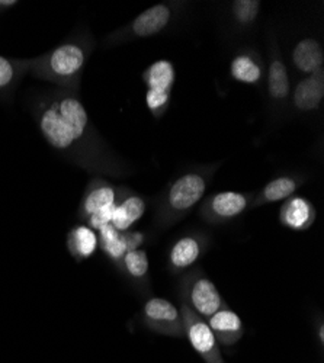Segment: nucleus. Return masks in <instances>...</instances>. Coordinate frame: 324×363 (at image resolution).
I'll list each match as a JSON object with an SVG mask.
<instances>
[{
	"label": "nucleus",
	"mask_w": 324,
	"mask_h": 363,
	"mask_svg": "<svg viewBox=\"0 0 324 363\" xmlns=\"http://www.w3.org/2000/svg\"><path fill=\"white\" fill-rule=\"evenodd\" d=\"M37 123L50 147L84 164L83 157L94 150L96 134L76 95L57 94L43 101L37 108Z\"/></svg>",
	"instance_id": "f257e3e1"
},
{
	"label": "nucleus",
	"mask_w": 324,
	"mask_h": 363,
	"mask_svg": "<svg viewBox=\"0 0 324 363\" xmlns=\"http://www.w3.org/2000/svg\"><path fill=\"white\" fill-rule=\"evenodd\" d=\"M91 50L87 41H67L33 62H26V69L38 79L76 89Z\"/></svg>",
	"instance_id": "f03ea898"
},
{
	"label": "nucleus",
	"mask_w": 324,
	"mask_h": 363,
	"mask_svg": "<svg viewBox=\"0 0 324 363\" xmlns=\"http://www.w3.org/2000/svg\"><path fill=\"white\" fill-rule=\"evenodd\" d=\"M207 188L208 177L201 172H189L176 179L159 202V225L170 227L176 221L185 218L192 208L199 203Z\"/></svg>",
	"instance_id": "7ed1b4c3"
},
{
	"label": "nucleus",
	"mask_w": 324,
	"mask_h": 363,
	"mask_svg": "<svg viewBox=\"0 0 324 363\" xmlns=\"http://www.w3.org/2000/svg\"><path fill=\"white\" fill-rule=\"evenodd\" d=\"M181 299L182 304L188 306L205 320H208L224 306L220 291L210 278L205 277L201 269H195L182 278Z\"/></svg>",
	"instance_id": "20e7f679"
},
{
	"label": "nucleus",
	"mask_w": 324,
	"mask_h": 363,
	"mask_svg": "<svg viewBox=\"0 0 324 363\" xmlns=\"http://www.w3.org/2000/svg\"><path fill=\"white\" fill-rule=\"evenodd\" d=\"M143 324L153 333L169 337H185L181 308L159 296H150L141 310Z\"/></svg>",
	"instance_id": "39448f33"
},
{
	"label": "nucleus",
	"mask_w": 324,
	"mask_h": 363,
	"mask_svg": "<svg viewBox=\"0 0 324 363\" xmlns=\"http://www.w3.org/2000/svg\"><path fill=\"white\" fill-rule=\"evenodd\" d=\"M181 314L184 320L185 337L196 354L201 356L205 363H225L220 345L211 327L208 325V321L199 317L185 304L181 306Z\"/></svg>",
	"instance_id": "423d86ee"
},
{
	"label": "nucleus",
	"mask_w": 324,
	"mask_h": 363,
	"mask_svg": "<svg viewBox=\"0 0 324 363\" xmlns=\"http://www.w3.org/2000/svg\"><path fill=\"white\" fill-rule=\"evenodd\" d=\"M253 199L249 194L225 191L216 194L201 206V217L210 224H223L240 217L252 205Z\"/></svg>",
	"instance_id": "0eeeda50"
},
{
	"label": "nucleus",
	"mask_w": 324,
	"mask_h": 363,
	"mask_svg": "<svg viewBox=\"0 0 324 363\" xmlns=\"http://www.w3.org/2000/svg\"><path fill=\"white\" fill-rule=\"evenodd\" d=\"M173 11L170 6L160 4L153 8H149L140 13L128 26H125L118 38L123 40H135V38H149L159 33L170 23Z\"/></svg>",
	"instance_id": "6e6552de"
},
{
	"label": "nucleus",
	"mask_w": 324,
	"mask_h": 363,
	"mask_svg": "<svg viewBox=\"0 0 324 363\" xmlns=\"http://www.w3.org/2000/svg\"><path fill=\"white\" fill-rule=\"evenodd\" d=\"M208 243V237L201 233L182 235L169 252V269L172 274H182L195 264L207 250Z\"/></svg>",
	"instance_id": "1a4fd4ad"
},
{
	"label": "nucleus",
	"mask_w": 324,
	"mask_h": 363,
	"mask_svg": "<svg viewBox=\"0 0 324 363\" xmlns=\"http://www.w3.org/2000/svg\"><path fill=\"white\" fill-rule=\"evenodd\" d=\"M207 321L220 346H234L245 336V325L242 318L231 308H228L225 302L224 306L217 313H214Z\"/></svg>",
	"instance_id": "9d476101"
},
{
	"label": "nucleus",
	"mask_w": 324,
	"mask_h": 363,
	"mask_svg": "<svg viewBox=\"0 0 324 363\" xmlns=\"http://www.w3.org/2000/svg\"><path fill=\"white\" fill-rule=\"evenodd\" d=\"M315 217L314 205L303 196L288 198L279 211L281 224L292 231L308 230L314 224Z\"/></svg>",
	"instance_id": "9b49d317"
},
{
	"label": "nucleus",
	"mask_w": 324,
	"mask_h": 363,
	"mask_svg": "<svg viewBox=\"0 0 324 363\" xmlns=\"http://www.w3.org/2000/svg\"><path fill=\"white\" fill-rule=\"evenodd\" d=\"M324 98V69L308 74L294 89L292 102L301 112L318 109Z\"/></svg>",
	"instance_id": "f8f14e48"
},
{
	"label": "nucleus",
	"mask_w": 324,
	"mask_h": 363,
	"mask_svg": "<svg viewBox=\"0 0 324 363\" xmlns=\"http://www.w3.org/2000/svg\"><path fill=\"white\" fill-rule=\"evenodd\" d=\"M116 188L104 180H94L87 186L79 208V218L86 221L92 214L116 202Z\"/></svg>",
	"instance_id": "ddd939ff"
},
{
	"label": "nucleus",
	"mask_w": 324,
	"mask_h": 363,
	"mask_svg": "<svg viewBox=\"0 0 324 363\" xmlns=\"http://www.w3.org/2000/svg\"><path fill=\"white\" fill-rule=\"evenodd\" d=\"M292 63L304 74L321 70L324 65L321 44L314 38H303L292 50Z\"/></svg>",
	"instance_id": "4468645a"
},
{
	"label": "nucleus",
	"mask_w": 324,
	"mask_h": 363,
	"mask_svg": "<svg viewBox=\"0 0 324 363\" xmlns=\"http://www.w3.org/2000/svg\"><path fill=\"white\" fill-rule=\"evenodd\" d=\"M99 247L98 233L87 225H76L67 234L69 253L77 260H86L95 255Z\"/></svg>",
	"instance_id": "2eb2a0df"
},
{
	"label": "nucleus",
	"mask_w": 324,
	"mask_h": 363,
	"mask_svg": "<svg viewBox=\"0 0 324 363\" xmlns=\"http://www.w3.org/2000/svg\"><path fill=\"white\" fill-rule=\"evenodd\" d=\"M145 213V201L138 195H128L116 202L112 217V227L121 233H127Z\"/></svg>",
	"instance_id": "dca6fc26"
},
{
	"label": "nucleus",
	"mask_w": 324,
	"mask_h": 363,
	"mask_svg": "<svg viewBox=\"0 0 324 363\" xmlns=\"http://www.w3.org/2000/svg\"><path fill=\"white\" fill-rule=\"evenodd\" d=\"M120 269L127 275V278L140 289L147 291L149 289V257L143 249L131 250L128 252L123 262Z\"/></svg>",
	"instance_id": "f3484780"
},
{
	"label": "nucleus",
	"mask_w": 324,
	"mask_h": 363,
	"mask_svg": "<svg viewBox=\"0 0 324 363\" xmlns=\"http://www.w3.org/2000/svg\"><path fill=\"white\" fill-rule=\"evenodd\" d=\"M300 186V182L294 177L289 176H281L274 180H271L269 184L264 186L260 194L253 199L250 206H260L264 203H275L285 201L291 198Z\"/></svg>",
	"instance_id": "a211bd4d"
},
{
	"label": "nucleus",
	"mask_w": 324,
	"mask_h": 363,
	"mask_svg": "<svg viewBox=\"0 0 324 363\" xmlns=\"http://www.w3.org/2000/svg\"><path fill=\"white\" fill-rule=\"evenodd\" d=\"M98 238L102 252L108 256L111 262L120 267L124 256L128 253L125 233L118 231L112 227V224H108L98 230Z\"/></svg>",
	"instance_id": "6ab92c4d"
},
{
	"label": "nucleus",
	"mask_w": 324,
	"mask_h": 363,
	"mask_svg": "<svg viewBox=\"0 0 324 363\" xmlns=\"http://www.w3.org/2000/svg\"><path fill=\"white\" fill-rule=\"evenodd\" d=\"M143 80L147 86V90H157V92H169L176 80L174 67L167 60H159L143 73Z\"/></svg>",
	"instance_id": "aec40b11"
},
{
	"label": "nucleus",
	"mask_w": 324,
	"mask_h": 363,
	"mask_svg": "<svg viewBox=\"0 0 324 363\" xmlns=\"http://www.w3.org/2000/svg\"><path fill=\"white\" fill-rule=\"evenodd\" d=\"M291 92V83L286 66L284 60L274 55L271 66H269V76H268V94L275 102H284Z\"/></svg>",
	"instance_id": "412c9836"
},
{
	"label": "nucleus",
	"mask_w": 324,
	"mask_h": 363,
	"mask_svg": "<svg viewBox=\"0 0 324 363\" xmlns=\"http://www.w3.org/2000/svg\"><path fill=\"white\" fill-rule=\"evenodd\" d=\"M230 74L240 83L256 84L262 79V67L250 54L242 52L231 60Z\"/></svg>",
	"instance_id": "4be33fe9"
},
{
	"label": "nucleus",
	"mask_w": 324,
	"mask_h": 363,
	"mask_svg": "<svg viewBox=\"0 0 324 363\" xmlns=\"http://www.w3.org/2000/svg\"><path fill=\"white\" fill-rule=\"evenodd\" d=\"M231 11L235 22L242 26H247L257 19L260 2H257V0H235Z\"/></svg>",
	"instance_id": "5701e85b"
},
{
	"label": "nucleus",
	"mask_w": 324,
	"mask_h": 363,
	"mask_svg": "<svg viewBox=\"0 0 324 363\" xmlns=\"http://www.w3.org/2000/svg\"><path fill=\"white\" fill-rule=\"evenodd\" d=\"M25 63H18L0 55V90L11 87L16 82L21 72L26 67Z\"/></svg>",
	"instance_id": "b1692460"
},
{
	"label": "nucleus",
	"mask_w": 324,
	"mask_h": 363,
	"mask_svg": "<svg viewBox=\"0 0 324 363\" xmlns=\"http://www.w3.org/2000/svg\"><path fill=\"white\" fill-rule=\"evenodd\" d=\"M170 102V94L169 92H157V90H147L145 94V104L149 111L156 116L160 118Z\"/></svg>",
	"instance_id": "393cba45"
},
{
	"label": "nucleus",
	"mask_w": 324,
	"mask_h": 363,
	"mask_svg": "<svg viewBox=\"0 0 324 363\" xmlns=\"http://www.w3.org/2000/svg\"><path fill=\"white\" fill-rule=\"evenodd\" d=\"M115 208H116V202L98 211V213L92 214L89 218L86 220V225L91 227L92 230L98 231L99 228H102L104 225H108L112 223V217H113V213H115Z\"/></svg>",
	"instance_id": "a878e982"
},
{
	"label": "nucleus",
	"mask_w": 324,
	"mask_h": 363,
	"mask_svg": "<svg viewBox=\"0 0 324 363\" xmlns=\"http://www.w3.org/2000/svg\"><path fill=\"white\" fill-rule=\"evenodd\" d=\"M125 240H127L128 252L137 250V249H141V246L144 243V234L140 231H127Z\"/></svg>",
	"instance_id": "bb28decb"
},
{
	"label": "nucleus",
	"mask_w": 324,
	"mask_h": 363,
	"mask_svg": "<svg viewBox=\"0 0 324 363\" xmlns=\"http://www.w3.org/2000/svg\"><path fill=\"white\" fill-rule=\"evenodd\" d=\"M317 337H318V343H320V346L323 347V345H324V323H323V320H320V323H318Z\"/></svg>",
	"instance_id": "cd10ccee"
}]
</instances>
